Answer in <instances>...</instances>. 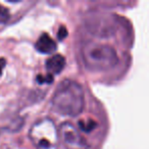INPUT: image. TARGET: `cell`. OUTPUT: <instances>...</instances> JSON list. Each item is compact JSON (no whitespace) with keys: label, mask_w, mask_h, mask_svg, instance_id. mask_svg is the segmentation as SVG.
Segmentation results:
<instances>
[{"label":"cell","mask_w":149,"mask_h":149,"mask_svg":"<svg viewBox=\"0 0 149 149\" xmlns=\"http://www.w3.org/2000/svg\"><path fill=\"white\" fill-rule=\"evenodd\" d=\"M52 108L63 116H77L85 107V94L79 83L63 80L57 86L51 99Z\"/></svg>","instance_id":"obj_1"},{"label":"cell","mask_w":149,"mask_h":149,"mask_svg":"<svg viewBox=\"0 0 149 149\" xmlns=\"http://www.w3.org/2000/svg\"><path fill=\"white\" fill-rule=\"evenodd\" d=\"M82 59L85 66L93 72L108 70L118 63L116 50L103 42H87L82 47Z\"/></svg>","instance_id":"obj_2"},{"label":"cell","mask_w":149,"mask_h":149,"mask_svg":"<svg viewBox=\"0 0 149 149\" xmlns=\"http://www.w3.org/2000/svg\"><path fill=\"white\" fill-rule=\"evenodd\" d=\"M29 138L36 149H58V129L51 118H44L34 123L29 131Z\"/></svg>","instance_id":"obj_3"},{"label":"cell","mask_w":149,"mask_h":149,"mask_svg":"<svg viewBox=\"0 0 149 149\" xmlns=\"http://www.w3.org/2000/svg\"><path fill=\"white\" fill-rule=\"evenodd\" d=\"M84 24L87 31L98 38H109L116 35L118 25L116 15L100 11L89 13Z\"/></svg>","instance_id":"obj_4"},{"label":"cell","mask_w":149,"mask_h":149,"mask_svg":"<svg viewBox=\"0 0 149 149\" xmlns=\"http://www.w3.org/2000/svg\"><path fill=\"white\" fill-rule=\"evenodd\" d=\"M59 140L65 149H88L89 144L76 127L68 122H64L58 128Z\"/></svg>","instance_id":"obj_5"},{"label":"cell","mask_w":149,"mask_h":149,"mask_svg":"<svg viewBox=\"0 0 149 149\" xmlns=\"http://www.w3.org/2000/svg\"><path fill=\"white\" fill-rule=\"evenodd\" d=\"M36 49L39 52L43 54H49L55 51L56 49V43L51 37L47 35V34H43L39 37L35 44Z\"/></svg>","instance_id":"obj_6"},{"label":"cell","mask_w":149,"mask_h":149,"mask_svg":"<svg viewBox=\"0 0 149 149\" xmlns=\"http://www.w3.org/2000/svg\"><path fill=\"white\" fill-rule=\"evenodd\" d=\"M65 65V59L61 54H55L48 58L46 61V68L50 74H59Z\"/></svg>","instance_id":"obj_7"},{"label":"cell","mask_w":149,"mask_h":149,"mask_svg":"<svg viewBox=\"0 0 149 149\" xmlns=\"http://www.w3.org/2000/svg\"><path fill=\"white\" fill-rule=\"evenodd\" d=\"M97 127V123L92 118H87V120H81L79 122V128L81 131L84 132H90L93 131Z\"/></svg>","instance_id":"obj_8"},{"label":"cell","mask_w":149,"mask_h":149,"mask_svg":"<svg viewBox=\"0 0 149 149\" xmlns=\"http://www.w3.org/2000/svg\"><path fill=\"white\" fill-rule=\"evenodd\" d=\"M37 80H38V82L41 83V84H44V83L49 84V83H52V81H53V76L50 74H48L46 77H43V76H38Z\"/></svg>","instance_id":"obj_9"},{"label":"cell","mask_w":149,"mask_h":149,"mask_svg":"<svg viewBox=\"0 0 149 149\" xmlns=\"http://www.w3.org/2000/svg\"><path fill=\"white\" fill-rule=\"evenodd\" d=\"M66 36H68V30L64 27H60L57 32V38L59 40H63L64 38H66Z\"/></svg>","instance_id":"obj_10"},{"label":"cell","mask_w":149,"mask_h":149,"mask_svg":"<svg viewBox=\"0 0 149 149\" xmlns=\"http://www.w3.org/2000/svg\"><path fill=\"white\" fill-rule=\"evenodd\" d=\"M5 64H6V60L4 58H0V72H2V70L4 68Z\"/></svg>","instance_id":"obj_11"}]
</instances>
